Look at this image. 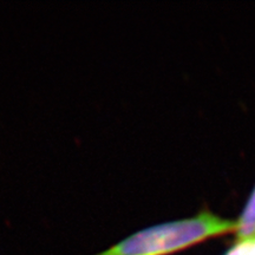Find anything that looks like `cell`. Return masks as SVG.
I'll return each instance as SVG.
<instances>
[{"instance_id":"cell-1","label":"cell","mask_w":255,"mask_h":255,"mask_svg":"<svg viewBox=\"0 0 255 255\" xmlns=\"http://www.w3.org/2000/svg\"><path fill=\"white\" fill-rule=\"evenodd\" d=\"M237 231V222L202 212L133 233L95 255H170L209 238Z\"/></svg>"},{"instance_id":"cell-2","label":"cell","mask_w":255,"mask_h":255,"mask_svg":"<svg viewBox=\"0 0 255 255\" xmlns=\"http://www.w3.org/2000/svg\"><path fill=\"white\" fill-rule=\"evenodd\" d=\"M237 233L238 241H246L255 238V188L246 208L237 221Z\"/></svg>"},{"instance_id":"cell-3","label":"cell","mask_w":255,"mask_h":255,"mask_svg":"<svg viewBox=\"0 0 255 255\" xmlns=\"http://www.w3.org/2000/svg\"><path fill=\"white\" fill-rule=\"evenodd\" d=\"M254 239H251V240L246 241H238V244L235 245V246L226 255H247V253L251 250Z\"/></svg>"},{"instance_id":"cell-4","label":"cell","mask_w":255,"mask_h":255,"mask_svg":"<svg viewBox=\"0 0 255 255\" xmlns=\"http://www.w3.org/2000/svg\"><path fill=\"white\" fill-rule=\"evenodd\" d=\"M247 255H255V239H254L253 244H252V247H251L250 252L247 253Z\"/></svg>"}]
</instances>
